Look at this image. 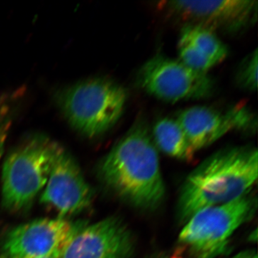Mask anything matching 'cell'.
I'll list each match as a JSON object with an SVG mask.
<instances>
[{
    "instance_id": "obj_1",
    "label": "cell",
    "mask_w": 258,
    "mask_h": 258,
    "mask_svg": "<svg viewBox=\"0 0 258 258\" xmlns=\"http://www.w3.org/2000/svg\"><path fill=\"white\" fill-rule=\"evenodd\" d=\"M144 120H138L104 158L100 174L105 184L137 208H155L165 194L159 154Z\"/></svg>"
},
{
    "instance_id": "obj_2",
    "label": "cell",
    "mask_w": 258,
    "mask_h": 258,
    "mask_svg": "<svg viewBox=\"0 0 258 258\" xmlns=\"http://www.w3.org/2000/svg\"><path fill=\"white\" fill-rule=\"evenodd\" d=\"M257 174L258 153L254 148H233L213 154L185 180L180 194V217L187 221L203 209L245 196L257 181Z\"/></svg>"
},
{
    "instance_id": "obj_3",
    "label": "cell",
    "mask_w": 258,
    "mask_h": 258,
    "mask_svg": "<svg viewBox=\"0 0 258 258\" xmlns=\"http://www.w3.org/2000/svg\"><path fill=\"white\" fill-rule=\"evenodd\" d=\"M126 100V91L118 83L93 79L66 88L58 97V104L71 126L86 137H95L118 122Z\"/></svg>"
},
{
    "instance_id": "obj_4",
    "label": "cell",
    "mask_w": 258,
    "mask_h": 258,
    "mask_svg": "<svg viewBox=\"0 0 258 258\" xmlns=\"http://www.w3.org/2000/svg\"><path fill=\"white\" fill-rule=\"evenodd\" d=\"M57 144L34 139L10 153L2 171V203L8 211L30 208L45 188Z\"/></svg>"
},
{
    "instance_id": "obj_5",
    "label": "cell",
    "mask_w": 258,
    "mask_h": 258,
    "mask_svg": "<svg viewBox=\"0 0 258 258\" xmlns=\"http://www.w3.org/2000/svg\"><path fill=\"white\" fill-rule=\"evenodd\" d=\"M256 208V199L247 194L232 203L203 209L187 220L179 242L196 258L217 257L225 252L235 230L252 218Z\"/></svg>"
},
{
    "instance_id": "obj_6",
    "label": "cell",
    "mask_w": 258,
    "mask_h": 258,
    "mask_svg": "<svg viewBox=\"0 0 258 258\" xmlns=\"http://www.w3.org/2000/svg\"><path fill=\"white\" fill-rule=\"evenodd\" d=\"M137 81L149 94L171 103L209 98L215 90V83L208 74L162 55H155L143 64Z\"/></svg>"
},
{
    "instance_id": "obj_7",
    "label": "cell",
    "mask_w": 258,
    "mask_h": 258,
    "mask_svg": "<svg viewBox=\"0 0 258 258\" xmlns=\"http://www.w3.org/2000/svg\"><path fill=\"white\" fill-rule=\"evenodd\" d=\"M257 1L254 0H170L158 3V9L169 18L226 32H236L257 20Z\"/></svg>"
},
{
    "instance_id": "obj_8",
    "label": "cell",
    "mask_w": 258,
    "mask_h": 258,
    "mask_svg": "<svg viewBox=\"0 0 258 258\" xmlns=\"http://www.w3.org/2000/svg\"><path fill=\"white\" fill-rule=\"evenodd\" d=\"M86 224L64 218L32 220L5 235L0 253L17 258H60L66 244Z\"/></svg>"
},
{
    "instance_id": "obj_9",
    "label": "cell",
    "mask_w": 258,
    "mask_h": 258,
    "mask_svg": "<svg viewBox=\"0 0 258 258\" xmlns=\"http://www.w3.org/2000/svg\"><path fill=\"white\" fill-rule=\"evenodd\" d=\"M93 190L74 157L57 145L40 202L62 216L84 211L92 203Z\"/></svg>"
},
{
    "instance_id": "obj_10",
    "label": "cell",
    "mask_w": 258,
    "mask_h": 258,
    "mask_svg": "<svg viewBox=\"0 0 258 258\" xmlns=\"http://www.w3.org/2000/svg\"><path fill=\"white\" fill-rule=\"evenodd\" d=\"M176 120L184 129L190 146L196 153L235 130L254 126V115L246 107L227 111L208 106H192L180 111Z\"/></svg>"
},
{
    "instance_id": "obj_11",
    "label": "cell",
    "mask_w": 258,
    "mask_h": 258,
    "mask_svg": "<svg viewBox=\"0 0 258 258\" xmlns=\"http://www.w3.org/2000/svg\"><path fill=\"white\" fill-rule=\"evenodd\" d=\"M134 241L125 224L116 217L80 229L64 247L60 258H129Z\"/></svg>"
},
{
    "instance_id": "obj_12",
    "label": "cell",
    "mask_w": 258,
    "mask_h": 258,
    "mask_svg": "<svg viewBox=\"0 0 258 258\" xmlns=\"http://www.w3.org/2000/svg\"><path fill=\"white\" fill-rule=\"evenodd\" d=\"M152 137L155 146L171 157L190 161L195 156L184 129L176 119L163 118L158 120L153 127Z\"/></svg>"
},
{
    "instance_id": "obj_13",
    "label": "cell",
    "mask_w": 258,
    "mask_h": 258,
    "mask_svg": "<svg viewBox=\"0 0 258 258\" xmlns=\"http://www.w3.org/2000/svg\"><path fill=\"white\" fill-rule=\"evenodd\" d=\"M181 35L186 37L199 50L212 59L217 64L225 60L228 50L215 32L198 25H186Z\"/></svg>"
},
{
    "instance_id": "obj_14",
    "label": "cell",
    "mask_w": 258,
    "mask_h": 258,
    "mask_svg": "<svg viewBox=\"0 0 258 258\" xmlns=\"http://www.w3.org/2000/svg\"><path fill=\"white\" fill-rule=\"evenodd\" d=\"M178 52L180 62L198 72L207 74L209 70L217 64L182 35H180Z\"/></svg>"
},
{
    "instance_id": "obj_15",
    "label": "cell",
    "mask_w": 258,
    "mask_h": 258,
    "mask_svg": "<svg viewBox=\"0 0 258 258\" xmlns=\"http://www.w3.org/2000/svg\"><path fill=\"white\" fill-rule=\"evenodd\" d=\"M257 50L247 56L237 71L236 83L244 90L255 91L257 88Z\"/></svg>"
},
{
    "instance_id": "obj_16",
    "label": "cell",
    "mask_w": 258,
    "mask_h": 258,
    "mask_svg": "<svg viewBox=\"0 0 258 258\" xmlns=\"http://www.w3.org/2000/svg\"><path fill=\"white\" fill-rule=\"evenodd\" d=\"M6 115V113L0 111V159L3 157L4 152L5 141L10 126V120Z\"/></svg>"
},
{
    "instance_id": "obj_17",
    "label": "cell",
    "mask_w": 258,
    "mask_h": 258,
    "mask_svg": "<svg viewBox=\"0 0 258 258\" xmlns=\"http://www.w3.org/2000/svg\"><path fill=\"white\" fill-rule=\"evenodd\" d=\"M230 258H257V254L254 251L247 250L240 252Z\"/></svg>"
},
{
    "instance_id": "obj_18",
    "label": "cell",
    "mask_w": 258,
    "mask_h": 258,
    "mask_svg": "<svg viewBox=\"0 0 258 258\" xmlns=\"http://www.w3.org/2000/svg\"><path fill=\"white\" fill-rule=\"evenodd\" d=\"M0 258H17V257H9V256L5 255V254L0 253ZM52 258H57V257H52Z\"/></svg>"
}]
</instances>
